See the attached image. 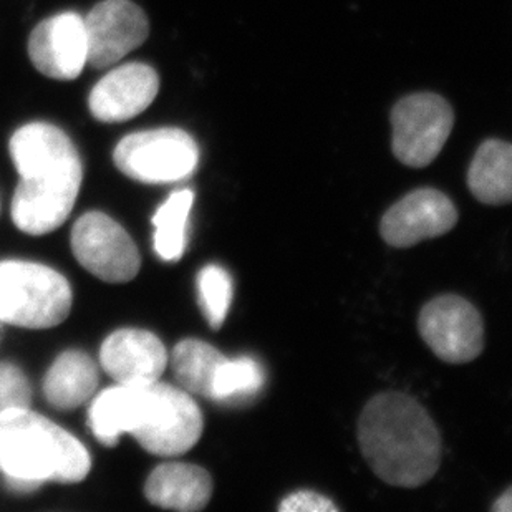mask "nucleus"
<instances>
[{
	"mask_svg": "<svg viewBox=\"0 0 512 512\" xmlns=\"http://www.w3.org/2000/svg\"><path fill=\"white\" fill-rule=\"evenodd\" d=\"M100 362L120 385H150L165 373L168 352L148 330L120 329L103 342Z\"/></svg>",
	"mask_w": 512,
	"mask_h": 512,
	"instance_id": "4468645a",
	"label": "nucleus"
},
{
	"mask_svg": "<svg viewBox=\"0 0 512 512\" xmlns=\"http://www.w3.org/2000/svg\"><path fill=\"white\" fill-rule=\"evenodd\" d=\"M494 512H511L512 511V489L508 488L504 491L503 496H499L498 501L494 503Z\"/></svg>",
	"mask_w": 512,
	"mask_h": 512,
	"instance_id": "393cba45",
	"label": "nucleus"
},
{
	"mask_svg": "<svg viewBox=\"0 0 512 512\" xmlns=\"http://www.w3.org/2000/svg\"><path fill=\"white\" fill-rule=\"evenodd\" d=\"M67 279L35 262H0V322L24 329H52L72 310Z\"/></svg>",
	"mask_w": 512,
	"mask_h": 512,
	"instance_id": "20e7f679",
	"label": "nucleus"
},
{
	"mask_svg": "<svg viewBox=\"0 0 512 512\" xmlns=\"http://www.w3.org/2000/svg\"><path fill=\"white\" fill-rule=\"evenodd\" d=\"M418 330L436 357L468 363L484 348V324L478 309L459 295H440L421 309Z\"/></svg>",
	"mask_w": 512,
	"mask_h": 512,
	"instance_id": "1a4fd4ad",
	"label": "nucleus"
},
{
	"mask_svg": "<svg viewBox=\"0 0 512 512\" xmlns=\"http://www.w3.org/2000/svg\"><path fill=\"white\" fill-rule=\"evenodd\" d=\"M226 358L218 348L203 340L186 339L174 347L171 368L184 392L211 398L214 378Z\"/></svg>",
	"mask_w": 512,
	"mask_h": 512,
	"instance_id": "6ab92c4d",
	"label": "nucleus"
},
{
	"mask_svg": "<svg viewBox=\"0 0 512 512\" xmlns=\"http://www.w3.org/2000/svg\"><path fill=\"white\" fill-rule=\"evenodd\" d=\"M193 203V191L179 189L161 204L153 216L155 251L163 261H178L179 257H183Z\"/></svg>",
	"mask_w": 512,
	"mask_h": 512,
	"instance_id": "aec40b11",
	"label": "nucleus"
},
{
	"mask_svg": "<svg viewBox=\"0 0 512 512\" xmlns=\"http://www.w3.org/2000/svg\"><path fill=\"white\" fill-rule=\"evenodd\" d=\"M9 148L20 176L12 199L15 226L30 236L54 232L72 213L82 186L77 148L65 131L44 121L15 131Z\"/></svg>",
	"mask_w": 512,
	"mask_h": 512,
	"instance_id": "f257e3e1",
	"label": "nucleus"
},
{
	"mask_svg": "<svg viewBox=\"0 0 512 512\" xmlns=\"http://www.w3.org/2000/svg\"><path fill=\"white\" fill-rule=\"evenodd\" d=\"M90 468L87 448L54 421L29 408L0 411V471L10 488L32 491L45 481L78 483Z\"/></svg>",
	"mask_w": 512,
	"mask_h": 512,
	"instance_id": "7ed1b4c3",
	"label": "nucleus"
},
{
	"mask_svg": "<svg viewBox=\"0 0 512 512\" xmlns=\"http://www.w3.org/2000/svg\"><path fill=\"white\" fill-rule=\"evenodd\" d=\"M87 55L85 20L75 12L42 20L30 34V62L45 77L75 80L87 65Z\"/></svg>",
	"mask_w": 512,
	"mask_h": 512,
	"instance_id": "f8f14e48",
	"label": "nucleus"
},
{
	"mask_svg": "<svg viewBox=\"0 0 512 512\" xmlns=\"http://www.w3.org/2000/svg\"><path fill=\"white\" fill-rule=\"evenodd\" d=\"M30 385L24 373L12 363H0V411L29 408Z\"/></svg>",
	"mask_w": 512,
	"mask_h": 512,
	"instance_id": "5701e85b",
	"label": "nucleus"
},
{
	"mask_svg": "<svg viewBox=\"0 0 512 512\" xmlns=\"http://www.w3.org/2000/svg\"><path fill=\"white\" fill-rule=\"evenodd\" d=\"M153 400L145 425L133 433L148 453L179 456L188 453L203 435V413L198 403L183 388L168 383L151 385Z\"/></svg>",
	"mask_w": 512,
	"mask_h": 512,
	"instance_id": "6e6552de",
	"label": "nucleus"
},
{
	"mask_svg": "<svg viewBox=\"0 0 512 512\" xmlns=\"http://www.w3.org/2000/svg\"><path fill=\"white\" fill-rule=\"evenodd\" d=\"M160 90V77L146 63L121 65L107 73L93 87L88 107L103 123H121L141 115L155 102Z\"/></svg>",
	"mask_w": 512,
	"mask_h": 512,
	"instance_id": "ddd939ff",
	"label": "nucleus"
},
{
	"mask_svg": "<svg viewBox=\"0 0 512 512\" xmlns=\"http://www.w3.org/2000/svg\"><path fill=\"white\" fill-rule=\"evenodd\" d=\"M468 188L479 203L503 206L512 199V148L501 140L484 141L468 171Z\"/></svg>",
	"mask_w": 512,
	"mask_h": 512,
	"instance_id": "a211bd4d",
	"label": "nucleus"
},
{
	"mask_svg": "<svg viewBox=\"0 0 512 512\" xmlns=\"http://www.w3.org/2000/svg\"><path fill=\"white\" fill-rule=\"evenodd\" d=\"M70 241L73 256L102 281L123 284L140 272L141 257L135 241L107 214H83L73 226Z\"/></svg>",
	"mask_w": 512,
	"mask_h": 512,
	"instance_id": "0eeeda50",
	"label": "nucleus"
},
{
	"mask_svg": "<svg viewBox=\"0 0 512 512\" xmlns=\"http://www.w3.org/2000/svg\"><path fill=\"white\" fill-rule=\"evenodd\" d=\"M113 161L138 183H178L198 168L199 148L193 136L179 128L138 131L116 145Z\"/></svg>",
	"mask_w": 512,
	"mask_h": 512,
	"instance_id": "39448f33",
	"label": "nucleus"
},
{
	"mask_svg": "<svg viewBox=\"0 0 512 512\" xmlns=\"http://www.w3.org/2000/svg\"><path fill=\"white\" fill-rule=\"evenodd\" d=\"M458 223L455 204L438 189L406 194L383 214L380 234L392 247H411L450 232Z\"/></svg>",
	"mask_w": 512,
	"mask_h": 512,
	"instance_id": "9b49d317",
	"label": "nucleus"
},
{
	"mask_svg": "<svg viewBox=\"0 0 512 512\" xmlns=\"http://www.w3.org/2000/svg\"><path fill=\"white\" fill-rule=\"evenodd\" d=\"M358 445L373 473L397 488H418L440 468V431L405 393H380L368 401L358 420Z\"/></svg>",
	"mask_w": 512,
	"mask_h": 512,
	"instance_id": "f03ea898",
	"label": "nucleus"
},
{
	"mask_svg": "<svg viewBox=\"0 0 512 512\" xmlns=\"http://www.w3.org/2000/svg\"><path fill=\"white\" fill-rule=\"evenodd\" d=\"M262 385H264V372L254 358L239 357L236 360L226 358L214 378L211 400H246L259 393Z\"/></svg>",
	"mask_w": 512,
	"mask_h": 512,
	"instance_id": "412c9836",
	"label": "nucleus"
},
{
	"mask_svg": "<svg viewBox=\"0 0 512 512\" xmlns=\"http://www.w3.org/2000/svg\"><path fill=\"white\" fill-rule=\"evenodd\" d=\"M90 67L103 70L145 44L150 22L131 0H102L85 17Z\"/></svg>",
	"mask_w": 512,
	"mask_h": 512,
	"instance_id": "9d476101",
	"label": "nucleus"
},
{
	"mask_svg": "<svg viewBox=\"0 0 512 512\" xmlns=\"http://www.w3.org/2000/svg\"><path fill=\"white\" fill-rule=\"evenodd\" d=\"M453 125V108L440 95L401 98L392 112L393 155L410 168H426L445 148Z\"/></svg>",
	"mask_w": 512,
	"mask_h": 512,
	"instance_id": "423d86ee",
	"label": "nucleus"
},
{
	"mask_svg": "<svg viewBox=\"0 0 512 512\" xmlns=\"http://www.w3.org/2000/svg\"><path fill=\"white\" fill-rule=\"evenodd\" d=\"M199 305L214 330L221 329L232 300V279L218 264L203 267L198 274Z\"/></svg>",
	"mask_w": 512,
	"mask_h": 512,
	"instance_id": "4be33fe9",
	"label": "nucleus"
},
{
	"mask_svg": "<svg viewBox=\"0 0 512 512\" xmlns=\"http://www.w3.org/2000/svg\"><path fill=\"white\" fill-rule=\"evenodd\" d=\"M98 387V368L82 350L60 353L44 378V395L58 410H73Z\"/></svg>",
	"mask_w": 512,
	"mask_h": 512,
	"instance_id": "f3484780",
	"label": "nucleus"
},
{
	"mask_svg": "<svg viewBox=\"0 0 512 512\" xmlns=\"http://www.w3.org/2000/svg\"><path fill=\"white\" fill-rule=\"evenodd\" d=\"M145 496L158 508L201 511L213 496V479L206 469L196 464H160L146 479Z\"/></svg>",
	"mask_w": 512,
	"mask_h": 512,
	"instance_id": "2eb2a0df",
	"label": "nucleus"
},
{
	"mask_svg": "<svg viewBox=\"0 0 512 512\" xmlns=\"http://www.w3.org/2000/svg\"><path fill=\"white\" fill-rule=\"evenodd\" d=\"M281 512H337L339 506H335L332 499L315 491H295L282 499L279 504Z\"/></svg>",
	"mask_w": 512,
	"mask_h": 512,
	"instance_id": "b1692460",
	"label": "nucleus"
},
{
	"mask_svg": "<svg viewBox=\"0 0 512 512\" xmlns=\"http://www.w3.org/2000/svg\"><path fill=\"white\" fill-rule=\"evenodd\" d=\"M148 397V385H116L100 393L88 413V423L100 443L115 446L121 435L138 428Z\"/></svg>",
	"mask_w": 512,
	"mask_h": 512,
	"instance_id": "dca6fc26",
	"label": "nucleus"
}]
</instances>
